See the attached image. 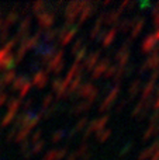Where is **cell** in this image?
Listing matches in <instances>:
<instances>
[{"label":"cell","instance_id":"14","mask_svg":"<svg viewBox=\"0 0 159 160\" xmlns=\"http://www.w3.org/2000/svg\"><path fill=\"white\" fill-rule=\"evenodd\" d=\"M55 22V17L54 14H49V13H44L39 16V24L42 27H51V25Z\"/></svg>","mask_w":159,"mask_h":160},{"label":"cell","instance_id":"1","mask_svg":"<svg viewBox=\"0 0 159 160\" xmlns=\"http://www.w3.org/2000/svg\"><path fill=\"white\" fill-rule=\"evenodd\" d=\"M109 119H110V115H107V114L104 117H101V118H99V119H93V121L89 124L87 129L85 131L83 138L87 139L90 135H92V132H95V131H101L104 127H106L107 122H109Z\"/></svg>","mask_w":159,"mask_h":160},{"label":"cell","instance_id":"4","mask_svg":"<svg viewBox=\"0 0 159 160\" xmlns=\"http://www.w3.org/2000/svg\"><path fill=\"white\" fill-rule=\"evenodd\" d=\"M100 4L99 2H96V3H90L89 6H87L86 8H83L82 10V13H80V17H79V22H78V27L79 25H82L85 21H86L87 18H89L90 16H95L96 14V11H97V6Z\"/></svg>","mask_w":159,"mask_h":160},{"label":"cell","instance_id":"39","mask_svg":"<svg viewBox=\"0 0 159 160\" xmlns=\"http://www.w3.org/2000/svg\"><path fill=\"white\" fill-rule=\"evenodd\" d=\"M131 145H132V143H128V145H126V148H124V149L121 150V153H120V155H121V156H124V155H126L127 152H130V149H131Z\"/></svg>","mask_w":159,"mask_h":160},{"label":"cell","instance_id":"18","mask_svg":"<svg viewBox=\"0 0 159 160\" xmlns=\"http://www.w3.org/2000/svg\"><path fill=\"white\" fill-rule=\"evenodd\" d=\"M47 82H48L47 73H44V72H38V75H37V78H35V83H37V86H39V87H45Z\"/></svg>","mask_w":159,"mask_h":160},{"label":"cell","instance_id":"45","mask_svg":"<svg viewBox=\"0 0 159 160\" xmlns=\"http://www.w3.org/2000/svg\"><path fill=\"white\" fill-rule=\"evenodd\" d=\"M154 108H155V111H159V97L156 100H155V102H154Z\"/></svg>","mask_w":159,"mask_h":160},{"label":"cell","instance_id":"48","mask_svg":"<svg viewBox=\"0 0 159 160\" xmlns=\"http://www.w3.org/2000/svg\"><path fill=\"white\" fill-rule=\"evenodd\" d=\"M110 3H111V2H110V0H104V2L101 3V4H103L104 7H106V6H109V4H110Z\"/></svg>","mask_w":159,"mask_h":160},{"label":"cell","instance_id":"33","mask_svg":"<svg viewBox=\"0 0 159 160\" xmlns=\"http://www.w3.org/2000/svg\"><path fill=\"white\" fill-rule=\"evenodd\" d=\"M146 70H149V66H148V63H146V62H144L142 66L140 68V75H144Z\"/></svg>","mask_w":159,"mask_h":160},{"label":"cell","instance_id":"28","mask_svg":"<svg viewBox=\"0 0 159 160\" xmlns=\"http://www.w3.org/2000/svg\"><path fill=\"white\" fill-rule=\"evenodd\" d=\"M62 83H64V79H59V78H55L52 82V90L54 91H58L59 88H61Z\"/></svg>","mask_w":159,"mask_h":160},{"label":"cell","instance_id":"12","mask_svg":"<svg viewBox=\"0 0 159 160\" xmlns=\"http://www.w3.org/2000/svg\"><path fill=\"white\" fill-rule=\"evenodd\" d=\"M144 24H145V18H144V17H140V18L137 20V22H134L132 30H131V39L137 38V37L140 35V32L144 28Z\"/></svg>","mask_w":159,"mask_h":160},{"label":"cell","instance_id":"10","mask_svg":"<svg viewBox=\"0 0 159 160\" xmlns=\"http://www.w3.org/2000/svg\"><path fill=\"white\" fill-rule=\"evenodd\" d=\"M78 30H79V27L78 25H73L72 28H69V30L66 31V32L64 34V35L59 38V45H62V47H65V45H68L70 41L73 39V37L76 35V32H78Z\"/></svg>","mask_w":159,"mask_h":160},{"label":"cell","instance_id":"40","mask_svg":"<svg viewBox=\"0 0 159 160\" xmlns=\"http://www.w3.org/2000/svg\"><path fill=\"white\" fill-rule=\"evenodd\" d=\"M151 2H142V3H140V7L141 8H146V7H151Z\"/></svg>","mask_w":159,"mask_h":160},{"label":"cell","instance_id":"25","mask_svg":"<svg viewBox=\"0 0 159 160\" xmlns=\"http://www.w3.org/2000/svg\"><path fill=\"white\" fill-rule=\"evenodd\" d=\"M87 150H89V145H87V143H83V145H82V146L75 152L76 159H78V158H82L85 153H87Z\"/></svg>","mask_w":159,"mask_h":160},{"label":"cell","instance_id":"41","mask_svg":"<svg viewBox=\"0 0 159 160\" xmlns=\"http://www.w3.org/2000/svg\"><path fill=\"white\" fill-rule=\"evenodd\" d=\"M151 160H159V148L155 150V153L151 156Z\"/></svg>","mask_w":159,"mask_h":160},{"label":"cell","instance_id":"32","mask_svg":"<svg viewBox=\"0 0 159 160\" xmlns=\"http://www.w3.org/2000/svg\"><path fill=\"white\" fill-rule=\"evenodd\" d=\"M127 102H130L128 100H121V101H120V104H118V105H117V108H115V112H120V111L123 110L124 107H126V104H127Z\"/></svg>","mask_w":159,"mask_h":160},{"label":"cell","instance_id":"24","mask_svg":"<svg viewBox=\"0 0 159 160\" xmlns=\"http://www.w3.org/2000/svg\"><path fill=\"white\" fill-rule=\"evenodd\" d=\"M87 122H89V119L86 118V117H83V118H80L78 121V124H76V127L73 128V129L76 131V132H78V131H82V129H85V127H86L87 125Z\"/></svg>","mask_w":159,"mask_h":160},{"label":"cell","instance_id":"6","mask_svg":"<svg viewBox=\"0 0 159 160\" xmlns=\"http://www.w3.org/2000/svg\"><path fill=\"white\" fill-rule=\"evenodd\" d=\"M100 58V51H96V52H92L89 56H86L83 62V68L86 70H93V68L97 65V61Z\"/></svg>","mask_w":159,"mask_h":160},{"label":"cell","instance_id":"9","mask_svg":"<svg viewBox=\"0 0 159 160\" xmlns=\"http://www.w3.org/2000/svg\"><path fill=\"white\" fill-rule=\"evenodd\" d=\"M66 153H68L66 148H62V149H59V150L52 149V150H49V152L45 155L44 160H62V159H65Z\"/></svg>","mask_w":159,"mask_h":160},{"label":"cell","instance_id":"11","mask_svg":"<svg viewBox=\"0 0 159 160\" xmlns=\"http://www.w3.org/2000/svg\"><path fill=\"white\" fill-rule=\"evenodd\" d=\"M90 107H92V104H90V102L82 101V102H79V104L73 105V107L70 108L69 112L72 114V115H78V114H80V112H86V111H89Z\"/></svg>","mask_w":159,"mask_h":160},{"label":"cell","instance_id":"20","mask_svg":"<svg viewBox=\"0 0 159 160\" xmlns=\"http://www.w3.org/2000/svg\"><path fill=\"white\" fill-rule=\"evenodd\" d=\"M86 55H87V48H86V47H83V48H82V49L75 55V59H76L75 62L80 63L82 61H85V59H86Z\"/></svg>","mask_w":159,"mask_h":160},{"label":"cell","instance_id":"13","mask_svg":"<svg viewBox=\"0 0 159 160\" xmlns=\"http://www.w3.org/2000/svg\"><path fill=\"white\" fill-rule=\"evenodd\" d=\"M117 28L115 27H113L110 31H107L106 32V35H104V38H103V47L104 48H107V47H110V45L113 44V41L115 39V37H117Z\"/></svg>","mask_w":159,"mask_h":160},{"label":"cell","instance_id":"37","mask_svg":"<svg viewBox=\"0 0 159 160\" xmlns=\"http://www.w3.org/2000/svg\"><path fill=\"white\" fill-rule=\"evenodd\" d=\"M52 98H54L52 94H49V96L45 97V98H44V105H49V104H51V101H52Z\"/></svg>","mask_w":159,"mask_h":160},{"label":"cell","instance_id":"31","mask_svg":"<svg viewBox=\"0 0 159 160\" xmlns=\"http://www.w3.org/2000/svg\"><path fill=\"white\" fill-rule=\"evenodd\" d=\"M100 31H101V27H96V25H95V27L92 28V31H90V38L96 39V37L99 35V32H100Z\"/></svg>","mask_w":159,"mask_h":160},{"label":"cell","instance_id":"34","mask_svg":"<svg viewBox=\"0 0 159 160\" xmlns=\"http://www.w3.org/2000/svg\"><path fill=\"white\" fill-rule=\"evenodd\" d=\"M158 79H159V69H158V70H154V73L151 75L149 80H151V82H156Z\"/></svg>","mask_w":159,"mask_h":160},{"label":"cell","instance_id":"44","mask_svg":"<svg viewBox=\"0 0 159 160\" xmlns=\"http://www.w3.org/2000/svg\"><path fill=\"white\" fill-rule=\"evenodd\" d=\"M42 7H44V3H41V2L37 3V4H35V10H37V13H38V10H41Z\"/></svg>","mask_w":159,"mask_h":160},{"label":"cell","instance_id":"21","mask_svg":"<svg viewBox=\"0 0 159 160\" xmlns=\"http://www.w3.org/2000/svg\"><path fill=\"white\" fill-rule=\"evenodd\" d=\"M155 135H156V132H155V125H149L148 129L144 132L142 139H144V141H148L149 138H152V136H155Z\"/></svg>","mask_w":159,"mask_h":160},{"label":"cell","instance_id":"38","mask_svg":"<svg viewBox=\"0 0 159 160\" xmlns=\"http://www.w3.org/2000/svg\"><path fill=\"white\" fill-rule=\"evenodd\" d=\"M148 112H149V111L144 110V111H142V112H141V114H140V115H138V117H137V118H138V121H142V119H144V118H145V117H146V115H148Z\"/></svg>","mask_w":159,"mask_h":160},{"label":"cell","instance_id":"43","mask_svg":"<svg viewBox=\"0 0 159 160\" xmlns=\"http://www.w3.org/2000/svg\"><path fill=\"white\" fill-rule=\"evenodd\" d=\"M90 158H92V152H87L82 156V160H90Z\"/></svg>","mask_w":159,"mask_h":160},{"label":"cell","instance_id":"35","mask_svg":"<svg viewBox=\"0 0 159 160\" xmlns=\"http://www.w3.org/2000/svg\"><path fill=\"white\" fill-rule=\"evenodd\" d=\"M64 66H65V62H64V61H62V62H61V63H59V65H58V66H56V68H55V70H54V72H55V73H61V72H62V70H64Z\"/></svg>","mask_w":159,"mask_h":160},{"label":"cell","instance_id":"26","mask_svg":"<svg viewBox=\"0 0 159 160\" xmlns=\"http://www.w3.org/2000/svg\"><path fill=\"white\" fill-rule=\"evenodd\" d=\"M124 70H126V68L117 66V72H115V75H114V82H115V84H117V83H120V80L123 79V76H124Z\"/></svg>","mask_w":159,"mask_h":160},{"label":"cell","instance_id":"46","mask_svg":"<svg viewBox=\"0 0 159 160\" xmlns=\"http://www.w3.org/2000/svg\"><path fill=\"white\" fill-rule=\"evenodd\" d=\"M42 146H44V142H39V143L37 145V148H35V152H39V150L42 149Z\"/></svg>","mask_w":159,"mask_h":160},{"label":"cell","instance_id":"2","mask_svg":"<svg viewBox=\"0 0 159 160\" xmlns=\"http://www.w3.org/2000/svg\"><path fill=\"white\" fill-rule=\"evenodd\" d=\"M118 93H120V84H115L114 87L111 88V91L109 93V96L104 98V101L101 102V105L99 107V111L100 112H104V111H107L110 107H111V104L115 101V98H117Z\"/></svg>","mask_w":159,"mask_h":160},{"label":"cell","instance_id":"17","mask_svg":"<svg viewBox=\"0 0 159 160\" xmlns=\"http://www.w3.org/2000/svg\"><path fill=\"white\" fill-rule=\"evenodd\" d=\"M110 135H111V131L110 129H101V131H97L96 139H97L99 142H106L107 139L110 138Z\"/></svg>","mask_w":159,"mask_h":160},{"label":"cell","instance_id":"36","mask_svg":"<svg viewBox=\"0 0 159 160\" xmlns=\"http://www.w3.org/2000/svg\"><path fill=\"white\" fill-rule=\"evenodd\" d=\"M106 32H107L106 30H101L100 32H99V35L96 37V41H103V38H104V35H106Z\"/></svg>","mask_w":159,"mask_h":160},{"label":"cell","instance_id":"15","mask_svg":"<svg viewBox=\"0 0 159 160\" xmlns=\"http://www.w3.org/2000/svg\"><path fill=\"white\" fill-rule=\"evenodd\" d=\"M154 90H155V82H151V80H149V82L145 84L144 90H142V96H141V100H146L148 97H151L152 93H154Z\"/></svg>","mask_w":159,"mask_h":160},{"label":"cell","instance_id":"22","mask_svg":"<svg viewBox=\"0 0 159 160\" xmlns=\"http://www.w3.org/2000/svg\"><path fill=\"white\" fill-rule=\"evenodd\" d=\"M115 72H117V65H110L109 66V69L104 72V78L106 79H111V78H114V75H115Z\"/></svg>","mask_w":159,"mask_h":160},{"label":"cell","instance_id":"42","mask_svg":"<svg viewBox=\"0 0 159 160\" xmlns=\"http://www.w3.org/2000/svg\"><path fill=\"white\" fill-rule=\"evenodd\" d=\"M154 25L155 27H159V13L154 16Z\"/></svg>","mask_w":159,"mask_h":160},{"label":"cell","instance_id":"30","mask_svg":"<svg viewBox=\"0 0 159 160\" xmlns=\"http://www.w3.org/2000/svg\"><path fill=\"white\" fill-rule=\"evenodd\" d=\"M56 34H58V30H51V31H48V32L45 34V39H47V41H52V39L56 37Z\"/></svg>","mask_w":159,"mask_h":160},{"label":"cell","instance_id":"23","mask_svg":"<svg viewBox=\"0 0 159 160\" xmlns=\"http://www.w3.org/2000/svg\"><path fill=\"white\" fill-rule=\"evenodd\" d=\"M82 44H83V38L76 39V42L73 44V47H72V51H70V53H72V55H76V53H78L79 51L83 48V45H82Z\"/></svg>","mask_w":159,"mask_h":160},{"label":"cell","instance_id":"47","mask_svg":"<svg viewBox=\"0 0 159 160\" xmlns=\"http://www.w3.org/2000/svg\"><path fill=\"white\" fill-rule=\"evenodd\" d=\"M154 35H155V39H156V41H159V28L156 30V32H155Z\"/></svg>","mask_w":159,"mask_h":160},{"label":"cell","instance_id":"19","mask_svg":"<svg viewBox=\"0 0 159 160\" xmlns=\"http://www.w3.org/2000/svg\"><path fill=\"white\" fill-rule=\"evenodd\" d=\"M144 105H145V100H140L138 101V104L134 107V110H132V112H131V115L132 117H138L141 112L144 111Z\"/></svg>","mask_w":159,"mask_h":160},{"label":"cell","instance_id":"29","mask_svg":"<svg viewBox=\"0 0 159 160\" xmlns=\"http://www.w3.org/2000/svg\"><path fill=\"white\" fill-rule=\"evenodd\" d=\"M156 122H159V111H154L149 115V125H155Z\"/></svg>","mask_w":159,"mask_h":160},{"label":"cell","instance_id":"49","mask_svg":"<svg viewBox=\"0 0 159 160\" xmlns=\"http://www.w3.org/2000/svg\"><path fill=\"white\" fill-rule=\"evenodd\" d=\"M39 136H41V132H37V133H35V136H34V139H38Z\"/></svg>","mask_w":159,"mask_h":160},{"label":"cell","instance_id":"8","mask_svg":"<svg viewBox=\"0 0 159 160\" xmlns=\"http://www.w3.org/2000/svg\"><path fill=\"white\" fill-rule=\"evenodd\" d=\"M95 86L92 84V83H83V84L79 86V88L76 90V97H83V98H87V97L90 96V94L95 91Z\"/></svg>","mask_w":159,"mask_h":160},{"label":"cell","instance_id":"3","mask_svg":"<svg viewBox=\"0 0 159 160\" xmlns=\"http://www.w3.org/2000/svg\"><path fill=\"white\" fill-rule=\"evenodd\" d=\"M109 66H110V59H109V58H104L103 61H100L95 68H93L92 78H90V79H92V80H96V79L100 78V76H103L104 72L109 69Z\"/></svg>","mask_w":159,"mask_h":160},{"label":"cell","instance_id":"27","mask_svg":"<svg viewBox=\"0 0 159 160\" xmlns=\"http://www.w3.org/2000/svg\"><path fill=\"white\" fill-rule=\"evenodd\" d=\"M64 135H65V131H64V129H61V131H56V132L54 133V136H52V142H54V143H56V142H59L62 138H64Z\"/></svg>","mask_w":159,"mask_h":160},{"label":"cell","instance_id":"5","mask_svg":"<svg viewBox=\"0 0 159 160\" xmlns=\"http://www.w3.org/2000/svg\"><path fill=\"white\" fill-rule=\"evenodd\" d=\"M156 48V39H155L154 34H149V35L145 37V39L142 41V45H141V51L144 53L152 52V51Z\"/></svg>","mask_w":159,"mask_h":160},{"label":"cell","instance_id":"50","mask_svg":"<svg viewBox=\"0 0 159 160\" xmlns=\"http://www.w3.org/2000/svg\"><path fill=\"white\" fill-rule=\"evenodd\" d=\"M156 96H158V97H159V87H158V88H156Z\"/></svg>","mask_w":159,"mask_h":160},{"label":"cell","instance_id":"7","mask_svg":"<svg viewBox=\"0 0 159 160\" xmlns=\"http://www.w3.org/2000/svg\"><path fill=\"white\" fill-rule=\"evenodd\" d=\"M140 18V17H134L132 20H130V18H124V20H121V21H118L117 22V31H120V32H128L132 28V25H134V22H137V20Z\"/></svg>","mask_w":159,"mask_h":160},{"label":"cell","instance_id":"16","mask_svg":"<svg viewBox=\"0 0 159 160\" xmlns=\"http://www.w3.org/2000/svg\"><path fill=\"white\" fill-rule=\"evenodd\" d=\"M140 88H141V79H135L134 82H132L131 84H130V88H128L130 97H131V98H134V97L138 94Z\"/></svg>","mask_w":159,"mask_h":160}]
</instances>
